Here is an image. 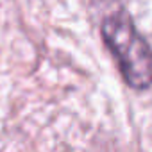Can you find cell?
Instances as JSON below:
<instances>
[{
	"mask_svg": "<svg viewBox=\"0 0 152 152\" xmlns=\"http://www.w3.org/2000/svg\"><path fill=\"white\" fill-rule=\"evenodd\" d=\"M102 38L118 61L125 83L134 90L152 84V48L136 31L125 11L107 16L102 23Z\"/></svg>",
	"mask_w": 152,
	"mask_h": 152,
	"instance_id": "cell-1",
	"label": "cell"
}]
</instances>
